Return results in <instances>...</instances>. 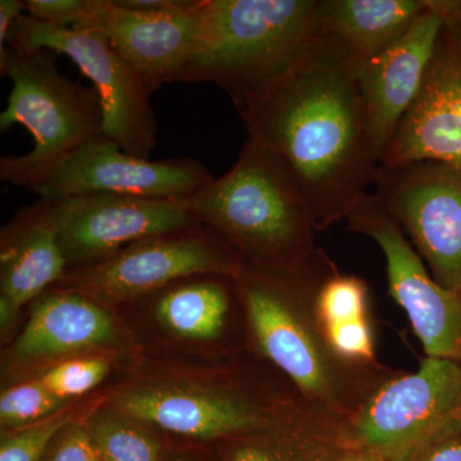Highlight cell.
<instances>
[{"instance_id":"1","label":"cell","mask_w":461,"mask_h":461,"mask_svg":"<svg viewBox=\"0 0 461 461\" xmlns=\"http://www.w3.org/2000/svg\"><path fill=\"white\" fill-rule=\"evenodd\" d=\"M239 113L249 139L290 166L315 230L346 220L368 194L379 163L357 72L314 42L295 68Z\"/></svg>"},{"instance_id":"2","label":"cell","mask_w":461,"mask_h":461,"mask_svg":"<svg viewBox=\"0 0 461 461\" xmlns=\"http://www.w3.org/2000/svg\"><path fill=\"white\" fill-rule=\"evenodd\" d=\"M338 268L321 248L299 268L280 272L247 266L236 277L248 342L258 357L293 384L309 408L338 426L354 417L397 373L384 364L357 366L339 359L315 311L321 282Z\"/></svg>"},{"instance_id":"3","label":"cell","mask_w":461,"mask_h":461,"mask_svg":"<svg viewBox=\"0 0 461 461\" xmlns=\"http://www.w3.org/2000/svg\"><path fill=\"white\" fill-rule=\"evenodd\" d=\"M189 200L199 222L220 233L247 266L294 271L320 248L311 209L290 166L251 139L229 172Z\"/></svg>"},{"instance_id":"4","label":"cell","mask_w":461,"mask_h":461,"mask_svg":"<svg viewBox=\"0 0 461 461\" xmlns=\"http://www.w3.org/2000/svg\"><path fill=\"white\" fill-rule=\"evenodd\" d=\"M317 0H202L180 83H212L235 107L259 98L311 50Z\"/></svg>"},{"instance_id":"5","label":"cell","mask_w":461,"mask_h":461,"mask_svg":"<svg viewBox=\"0 0 461 461\" xmlns=\"http://www.w3.org/2000/svg\"><path fill=\"white\" fill-rule=\"evenodd\" d=\"M50 50L7 48L0 53V74L12 83L0 113V131L23 124L33 147L25 156L3 157L0 180L32 190L69 154L103 133L98 93L67 77Z\"/></svg>"},{"instance_id":"6","label":"cell","mask_w":461,"mask_h":461,"mask_svg":"<svg viewBox=\"0 0 461 461\" xmlns=\"http://www.w3.org/2000/svg\"><path fill=\"white\" fill-rule=\"evenodd\" d=\"M108 408L176 435L222 442L305 415L321 417L280 372L268 375L247 368L202 387L132 388L115 395Z\"/></svg>"},{"instance_id":"7","label":"cell","mask_w":461,"mask_h":461,"mask_svg":"<svg viewBox=\"0 0 461 461\" xmlns=\"http://www.w3.org/2000/svg\"><path fill=\"white\" fill-rule=\"evenodd\" d=\"M461 426V363L426 357L414 373L400 371L379 386L341 435L348 450L402 461Z\"/></svg>"},{"instance_id":"8","label":"cell","mask_w":461,"mask_h":461,"mask_svg":"<svg viewBox=\"0 0 461 461\" xmlns=\"http://www.w3.org/2000/svg\"><path fill=\"white\" fill-rule=\"evenodd\" d=\"M244 267L241 256L220 233L198 223L141 240L102 262L71 269L59 285L108 306L159 293L195 276L236 278Z\"/></svg>"},{"instance_id":"9","label":"cell","mask_w":461,"mask_h":461,"mask_svg":"<svg viewBox=\"0 0 461 461\" xmlns=\"http://www.w3.org/2000/svg\"><path fill=\"white\" fill-rule=\"evenodd\" d=\"M7 48L50 50L74 60L98 93L103 109V135L127 154L150 159L158 135L150 90L104 36L60 29L25 14L12 27Z\"/></svg>"},{"instance_id":"10","label":"cell","mask_w":461,"mask_h":461,"mask_svg":"<svg viewBox=\"0 0 461 461\" xmlns=\"http://www.w3.org/2000/svg\"><path fill=\"white\" fill-rule=\"evenodd\" d=\"M373 185L433 280L461 291V169L432 160L379 166Z\"/></svg>"},{"instance_id":"11","label":"cell","mask_w":461,"mask_h":461,"mask_svg":"<svg viewBox=\"0 0 461 461\" xmlns=\"http://www.w3.org/2000/svg\"><path fill=\"white\" fill-rule=\"evenodd\" d=\"M346 220L353 232L368 236L381 248L388 293L408 315L427 357L461 363V291L448 290L433 280L375 194L363 196Z\"/></svg>"},{"instance_id":"12","label":"cell","mask_w":461,"mask_h":461,"mask_svg":"<svg viewBox=\"0 0 461 461\" xmlns=\"http://www.w3.org/2000/svg\"><path fill=\"white\" fill-rule=\"evenodd\" d=\"M213 178L198 160L142 159L102 133L58 163L30 191L50 202L90 195L190 199Z\"/></svg>"},{"instance_id":"13","label":"cell","mask_w":461,"mask_h":461,"mask_svg":"<svg viewBox=\"0 0 461 461\" xmlns=\"http://www.w3.org/2000/svg\"><path fill=\"white\" fill-rule=\"evenodd\" d=\"M444 23L414 104L379 166L421 160L461 169V0H442Z\"/></svg>"},{"instance_id":"14","label":"cell","mask_w":461,"mask_h":461,"mask_svg":"<svg viewBox=\"0 0 461 461\" xmlns=\"http://www.w3.org/2000/svg\"><path fill=\"white\" fill-rule=\"evenodd\" d=\"M68 271L93 266L141 240L200 223L189 199L90 195L53 202Z\"/></svg>"},{"instance_id":"15","label":"cell","mask_w":461,"mask_h":461,"mask_svg":"<svg viewBox=\"0 0 461 461\" xmlns=\"http://www.w3.org/2000/svg\"><path fill=\"white\" fill-rule=\"evenodd\" d=\"M202 0L165 11L124 8L115 0H90L72 29L99 33L140 75L150 93L180 83L195 47Z\"/></svg>"},{"instance_id":"16","label":"cell","mask_w":461,"mask_h":461,"mask_svg":"<svg viewBox=\"0 0 461 461\" xmlns=\"http://www.w3.org/2000/svg\"><path fill=\"white\" fill-rule=\"evenodd\" d=\"M444 23L442 0L429 9L399 41L366 62L357 74L373 151L378 163L403 115L414 104Z\"/></svg>"},{"instance_id":"17","label":"cell","mask_w":461,"mask_h":461,"mask_svg":"<svg viewBox=\"0 0 461 461\" xmlns=\"http://www.w3.org/2000/svg\"><path fill=\"white\" fill-rule=\"evenodd\" d=\"M118 330L108 306L60 286L36 299L25 330L12 346L14 364L50 362L115 344Z\"/></svg>"},{"instance_id":"18","label":"cell","mask_w":461,"mask_h":461,"mask_svg":"<svg viewBox=\"0 0 461 461\" xmlns=\"http://www.w3.org/2000/svg\"><path fill=\"white\" fill-rule=\"evenodd\" d=\"M429 0H317L313 42L359 74L429 9Z\"/></svg>"},{"instance_id":"19","label":"cell","mask_w":461,"mask_h":461,"mask_svg":"<svg viewBox=\"0 0 461 461\" xmlns=\"http://www.w3.org/2000/svg\"><path fill=\"white\" fill-rule=\"evenodd\" d=\"M0 271V296L17 311L62 281L68 263L58 239L53 202L39 199L3 227Z\"/></svg>"},{"instance_id":"20","label":"cell","mask_w":461,"mask_h":461,"mask_svg":"<svg viewBox=\"0 0 461 461\" xmlns=\"http://www.w3.org/2000/svg\"><path fill=\"white\" fill-rule=\"evenodd\" d=\"M154 313L167 330L189 339L221 341L232 329L240 304L236 278L195 276L159 291Z\"/></svg>"},{"instance_id":"21","label":"cell","mask_w":461,"mask_h":461,"mask_svg":"<svg viewBox=\"0 0 461 461\" xmlns=\"http://www.w3.org/2000/svg\"><path fill=\"white\" fill-rule=\"evenodd\" d=\"M315 311L324 338L339 359L357 366H379L368 284L336 268L321 282Z\"/></svg>"},{"instance_id":"22","label":"cell","mask_w":461,"mask_h":461,"mask_svg":"<svg viewBox=\"0 0 461 461\" xmlns=\"http://www.w3.org/2000/svg\"><path fill=\"white\" fill-rule=\"evenodd\" d=\"M346 451L341 427L318 415L222 442L223 461H332Z\"/></svg>"},{"instance_id":"23","label":"cell","mask_w":461,"mask_h":461,"mask_svg":"<svg viewBox=\"0 0 461 461\" xmlns=\"http://www.w3.org/2000/svg\"><path fill=\"white\" fill-rule=\"evenodd\" d=\"M103 461H160L159 439L149 424L113 409H100L84 421Z\"/></svg>"},{"instance_id":"24","label":"cell","mask_w":461,"mask_h":461,"mask_svg":"<svg viewBox=\"0 0 461 461\" xmlns=\"http://www.w3.org/2000/svg\"><path fill=\"white\" fill-rule=\"evenodd\" d=\"M68 402L48 391L38 378L32 379L2 393L0 423L7 430L32 426L59 414Z\"/></svg>"},{"instance_id":"25","label":"cell","mask_w":461,"mask_h":461,"mask_svg":"<svg viewBox=\"0 0 461 461\" xmlns=\"http://www.w3.org/2000/svg\"><path fill=\"white\" fill-rule=\"evenodd\" d=\"M111 368V362L104 357H69L45 369L38 379L54 395L69 400L99 386Z\"/></svg>"},{"instance_id":"26","label":"cell","mask_w":461,"mask_h":461,"mask_svg":"<svg viewBox=\"0 0 461 461\" xmlns=\"http://www.w3.org/2000/svg\"><path fill=\"white\" fill-rule=\"evenodd\" d=\"M72 420L68 414L54 415L23 429L3 432L0 461H42L58 433Z\"/></svg>"},{"instance_id":"27","label":"cell","mask_w":461,"mask_h":461,"mask_svg":"<svg viewBox=\"0 0 461 461\" xmlns=\"http://www.w3.org/2000/svg\"><path fill=\"white\" fill-rule=\"evenodd\" d=\"M42 461H103L84 421L72 420L51 442Z\"/></svg>"},{"instance_id":"28","label":"cell","mask_w":461,"mask_h":461,"mask_svg":"<svg viewBox=\"0 0 461 461\" xmlns=\"http://www.w3.org/2000/svg\"><path fill=\"white\" fill-rule=\"evenodd\" d=\"M26 14L60 29H72L89 9L90 0H26Z\"/></svg>"},{"instance_id":"29","label":"cell","mask_w":461,"mask_h":461,"mask_svg":"<svg viewBox=\"0 0 461 461\" xmlns=\"http://www.w3.org/2000/svg\"><path fill=\"white\" fill-rule=\"evenodd\" d=\"M402 461H461V426L436 437Z\"/></svg>"},{"instance_id":"30","label":"cell","mask_w":461,"mask_h":461,"mask_svg":"<svg viewBox=\"0 0 461 461\" xmlns=\"http://www.w3.org/2000/svg\"><path fill=\"white\" fill-rule=\"evenodd\" d=\"M23 11L26 5L23 0H0V53L7 48L9 32L18 18L25 14Z\"/></svg>"},{"instance_id":"31","label":"cell","mask_w":461,"mask_h":461,"mask_svg":"<svg viewBox=\"0 0 461 461\" xmlns=\"http://www.w3.org/2000/svg\"><path fill=\"white\" fill-rule=\"evenodd\" d=\"M332 461H387L377 454L368 451L348 450Z\"/></svg>"},{"instance_id":"32","label":"cell","mask_w":461,"mask_h":461,"mask_svg":"<svg viewBox=\"0 0 461 461\" xmlns=\"http://www.w3.org/2000/svg\"><path fill=\"white\" fill-rule=\"evenodd\" d=\"M171 461H190V460L184 459V457H175V459H172Z\"/></svg>"}]
</instances>
